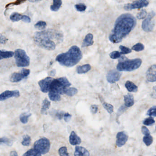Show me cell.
Returning a JSON list of instances; mask_svg holds the SVG:
<instances>
[{"mask_svg": "<svg viewBox=\"0 0 156 156\" xmlns=\"http://www.w3.org/2000/svg\"><path fill=\"white\" fill-rule=\"evenodd\" d=\"M1 143H3L4 144H6L8 146H12V143H13L11 140L9 139L8 138L6 137H2L1 138Z\"/></svg>", "mask_w": 156, "mask_h": 156, "instance_id": "cell-39", "label": "cell"}, {"mask_svg": "<svg viewBox=\"0 0 156 156\" xmlns=\"http://www.w3.org/2000/svg\"><path fill=\"white\" fill-rule=\"evenodd\" d=\"M31 116V114L29 113H24L21 115L20 116V120L23 124L27 123L28 118Z\"/></svg>", "mask_w": 156, "mask_h": 156, "instance_id": "cell-28", "label": "cell"}, {"mask_svg": "<svg viewBox=\"0 0 156 156\" xmlns=\"http://www.w3.org/2000/svg\"><path fill=\"white\" fill-rule=\"evenodd\" d=\"M31 142V139L30 137L28 135H25L23 137L22 144L24 146H29Z\"/></svg>", "mask_w": 156, "mask_h": 156, "instance_id": "cell-33", "label": "cell"}, {"mask_svg": "<svg viewBox=\"0 0 156 156\" xmlns=\"http://www.w3.org/2000/svg\"></svg>", "mask_w": 156, "mask_h": 156, "instance_id": "cell-53", "label": "cell"}, {"mask_svg": "<svg viewBox=\"0 0 156 156\" xmlns=\"http://www.w3.org/2000/svg\"><path fill=\"white\" fill-rule=\"evenodd\" d=\"M14 58L18 67H27L30 64V58L24 50L17 49L15 51Z\"/></svg>", "mask_w": 156, "mask_h": 156, "instance_id": "cell-6", "label": "cell"}, {"mask_svg": "<svg viewBox=\"0 0 156 156\" xmlns=\"http://www.w3.org/2000/svg\"><path fill=\"white\" fill-rule=\"evenodd\" d=\"M23 16L18 12H14L12 13L10 17V20L12 22H18L19 21L22 20Z\"/></svg>", "mask_w": 156, "mask_h": 156, "instance_id": "cell-25", "label": "cell"}, {"mask_svg": "<svg viewBox=\"0 0 156 156\" xmlns=\"http://www.w3.org/2000/svg\"><path fill=\"white\" fill-rule=\"evenodd\" d=\"M128 139V136L125 131H120L118 132L116 136V145L118 147L123 146Z\"/></svg>", "mask_w": 156, "mask_h": 156, "instance_id": "cell-13", "label": "cell"}, {"mask_svg": "<svg viewBox=\"0 0 156 156\" xmlns=\"http://www.w3.org/2000/svg\"><path fill=\"white\" fill-rule=\"evenodd\" d=\"M54 39L60 43L63 40L62 35L53 30H47L38 32L34 36L36 45L48 50H53L55 49L56 44Z\"/></svg>", "mask_w": 156, "mask_h": 156, "instance_id": "cell-2", "label": "cell"}, {"mask_svg": "<svg viewBox=\"0 0 156 156\" xmlns=\"http://www.w3.org/2000/svg\"><path fill=\"white\" fill-rule=\"evenodd\" d=\"M69 142L72 145H77L81 143V139L77 136L75 131H72L70 136Z\"/></svg>", "mask_w": 156, "mask_h": 156, "instance_id": "cell-16", "label": "cell"}, {"mask_svg": "<svg viewBox=\"0 0 156 156\" xmlns=\"http://www.w3.org/2000/svg\"><path fill=\"white\" fill-rule=\"evenodd\" d=\"M78 90L75 88H70L66 89V90L65 94L68 96H73L77 93Z\"/></svg>", "mask_w": 156, "mask_h": 156, "instance_id": "cell-30", "label": "cell"}, {"mask_svg": "<svg viewBox=\"0 0 156 156\" xmlns=\"http://www.w3.org/2000/svg\"><path fill=\"white\" fill-rule=\"evenodd\" d=\"M121 53L118 51H114L110 54V57L112 59H117L121 57Z\"/></svg>", "mask_w": 156, "mask_h": 156, "instance_id": "cell-42", "label": "cell"}, {"mask_svg": "<svg viewBox=\"0 0 156 156\" xmlns=\"http://www.w3.org/2000/svg\"><path fill=\"white\" fill-rule=\"evenodd\" d=\"M155 123V120L153 117H149L143 120V124L145 126H150Z\"/></svg>", "mask_w": 156, "mask_h": 156, "instance_id": "cell-35", "label": "cell"}, {"mask_svg": "<svg viewBox=\"0 0 156 156\" xmlns=\"http://www.w3.org/2000/svg\"><path fill=\"white\" fill-rule=\"evenodd\" d=\"M49 97L50 99L53 101H59L61 99V97L59 94L52 92H49Z\"/></svg>", "mask_w": 156, "mask_h": 156, "instance_id": "cell-27", "label": "cell"}, {"mask_svg": "<svg viewBox=\"0 0 156 156\" xmlns=\"http://www.w3.org/2000/svg\"></svg>", "mask_w": 156, "mask_h": 156, "instance_id": "cell-54", "label": "cell"}, {"mask_svg": "<svg viewBox=\"0 0 156 156\" xmlns=\"http://www.w3.org/2000/svg\"><path fill=\"white\" fill-rule=\"evenodd\" d=\"M74 156H90L89 152L82 146H76Z\"/></svg>", "mask_w": 156, "mask_h": 156, "instance_id": "cell-17", "label": "cell"}, {"mask_svg": "<svg viewBox=\"0 0 156 156\" xmlns=\"http://www.w3.org/2000/svg\"><path fill=\"white\" fill-rule=\"evenodd\" d=\"M10 156H18V154H17V153L16 151H12V152H11L10 154Z\"/></svg>", "mask_w": 156, "mask_h": 156, "instance_id": "cell-50", "label": "cell"}, {"mask_svg": "<svg viewBox=\"0 0 156 156\" xmlns=\"http://www.w3.org/2000/svg\"><path fill=\"white\" fill-rule=\"evenodd\" d=\"M93 35L92 34H88L86 35V37L84 39V41L82 42L81 47L84 48L86 47L89 46H92L93 44Z\"/></svg>", "mask_w": 156, "mask_h": 156, "instance_id": "cell-18", "label": "cell"}, {"mask_svg": "<svg viewBox=\"0 0 156 156\" xmlns=\"http://www.w3.org/2000/svg\"><path fill=\"white\" fill-rule=\"evenodd\" d=\"M20 96V92L19 90H15L13 91L7 90L2 92L0 95L1 101H4L7 99L12 97L18 98Z\"/></svg>", "mask_w": 156, "mask_h": 156, "instance_id": "cell-12", "label": "cell"}, {"mask_svg": "<svg viewBox=\"0 0 156 156\" xmlns=\"http://www.w3.org/2000/svg\"><path fill=\"white\" fill-rule=\"evenodd\" d=\"M75 8L76 10L80 12H83L86 10L87 6L84 3H79L75 5Z\"/></svg>", "mask_w": 156, "mask_h": 156, "instance_id": "cell-34", "label": "cell"}, {"mask_svg": "<svg viewBox=\"0 0 156 156\" xmlns=\"http://www.w3.org/2000/svg\"><path fill=\"white\" fill-rule=\"evenodd\" d=\"M90 111L91 113L93 114H96L97 113L98 110V106L95 104H93V105H92L90 107Z\"/></svg>", "mask_w": 156, "mask_h": 156, "instance_id": "cell-45", "label": "cell"}, {"mask_svg": "<svg viewBox=\"0 0 156 156\" xmlns=\"http://www.w3.org/2000/svg\"><path fill=\"white\" fill-rule=\"evenodd\" d=\"M25 1H16L15 2H12V3H9V4L7 5L6 6V8H8L10 5H18L21 4L23 3V2H25Z\"/></svg>", "mask_w": 156, "mask_h": 156, "instance_id": "cell-47", "label": "cell"}, {"mask_svg": "<svg viewBox=\"0 0 156 156\" xmlns=\"http://www.w3.org/2000/svg\"><path fill=\"white\" fill-rule=\"evenodd\" d=\"M145 47L142 43H137L132 47V49L135 51H141L144 50Z\"/></svg>", "mask_w": 156, "mask_h": 156, "instance_id": "cell-37", "label": "cell"}, {"mask_svg": "<svg viewBox=\"0 0 156 156\" xmlns=\"http://www.w3.org/2000/svg\"><path fill=\"white\" fill-rule=\"evenodd\" d=\"M144 143L146 145V146L151 145L153 142V137L150 135L148 136H145L143 138Z\"/></svg>", "mask_w": 156, "mask_h": 156, "instance_id": "cell-32", "label": "cell"}, {"mask_svg": "<svg viewBox=\"0 0 156 156\" xmlns=\"http://www.w3.org/2000/svg\"><path fill=\"white\" fill-rule=\"evenodd\" d=\"M142 132L145 136H148L150 135V132L146 126H143L142 127Z\"/></svg>", "mask_w": 156, "mask_h": 156, "instance_id": "cell-44", "label": "cell"}, {"mask_svg": "<svg viewBox=\"0 0 156 156\" xmlns=\"http://www.w3.org/2000/svg\"><path fill=\"white\" fill-rule=\"evenodd\" d=\"M82 54L80 48L77 46L70 47L68 51L58 55L56 57V61L63 66L72 67L81 61Z\"/></svg>", "mask_w": 156, "mask_h": 156, "instance_id": "cell-3", "label": "cell"}, {"mask_svg": "<svg viewBox=\"0 0 156 156\" xmlns=\"http://www.w3.org/2000/svg\"><path fill=\"white\" fill-rule=\"evenodd\" d=\"M50 143L49 139L46 137L41 138L34 144V148L42 154H46L50 151Z\"/></svg>", "mask_w": 156, "mask_h": 156, "instance_id": "cell-7", "label": "cell"}, {"mask_svg": "<svg viewBox=\"0 0 156 156\" xmlns=\"http://www.w3.org/2000/svg\"><path fill=\"white\" fill-rule=\"evenodd\" d=\"M46 26L47 24L46 22L43 21H39L35 25V28L39 30H43L46 28Z\"/></svg>", "mask_w": 156, "mask_h": 156, "instance_id": "cell-29", "label": "cell"}, {"mask_svg": "<svg viewBox=\"0 0 156 156\" xmlns=\"http://www.w3.org/2000/svg\"><path fill=\"white\" fill-rule=\"evenodd\" d=\"M65 114V112L63 111H57L55 112V115L59 119L61 120L62 118H64Z\"/></svg>", "mask_w": 156, "mask_h": 156, "instance_id": "cell-43", "label": "cell"}, {"mask_svg": "<svg viewBox=\"0 0 156 156\" xmlns=\"http://www.w3.org/2000/svg\"><path fill=\"white\" fill-rule=\"evenodd\" d=\"M23 156H41V154L36 149L33 148L26 152Z\"/></svg>", "mask_w": 156, "mask_h": 156, "instance_id": "cell-26", "label": "cell"}, {"mask_svg": "<svg viewBox=\"0 0 156 156\" xmlns=\"http://www.w3.org/2000/svg\"><path fill=\"white\" fill-rule=\"evenodd\" d=\"M50 106V102L47 99L43 100V101L42 106L41 108V113L43 115L47 114V110H49Z\"/></svg>", "mask_w": 156, "mask_h": 156, "instance_id": "cell-23", "label": "cell"}, {"mask_svg": "<svg viewBox=\"0 0 156 156\" xmlns=\"http://www.w3.org/2000/svg\"><path fill=\"white\" fill-rule=\"evenodd\" d=\"M146 78L150 82L156 81V65L152 66L146 72Z\"/></svg>", "mask_w": 156, "mask_h": 156, "instance_id": "cell-15", "label": "cell"}, {"mask_svg": "<svg viewBox=\"0 0 156 156\" xmlns=\"http://www.w3.org/2000/svg\"><path fill=\"white\" fill-rule=\"evenodd\" d=\"M124 101L125 105L127 107H130L134 104V99L132 95L130 93H128L127 95L124 96Z\"/></svg>", "mask_w": 156, "mask_h": 156, "instance_id": "cell-19", "label": "cell"}, {"mask_svg": "<svg viewBox=\"0 0 156 156\" xmlns=\"http://www.w3.org/2000/svg\"><path fill=\"white\" fill-rule=\"evenodd\" d=\"M149 5V2L146 0H140L133 1L131 3H128L124 6L125 10H131L135 9H139L143 7H147Z\"/></svg>", "mask_w": 156, "mask_h": 156, "instance_id": "cell-10", "label": "cell"}, {"mask_svg": "<svg viewBox=\"0 0 156 156\" xmlns=\"http://www.w3.org/2000/svg\"><path fill=\"white\" fill-rule=\"evenodd\" d=\"M22 20L25 23H29L31 22V19L27 15H23Z\"/></svg>", "mask_w": 156, "mask_h": 156, "instance_id": "cell-48", "label": "cell"}, {"mask_svg": "<svg viewBox=\"0 0 156 156\" xmlns=\"http://www.w3.org/2000/svg\"><path fill=\"white\" fill-rule=\"evenodd\" d=\"M54 79L51 77H47L39 81V85L43 92L46 93L50 92V85Z\"/></svg>", "mask_w": 156, "mask_h": 156, "instance_id": "cell-11", "label": "cell"}, {"mask_svg": "<svg viewBox=\"0 0 156 156\" xmlns=\"http://www.w3.org/2000/svg\"><path fill=\"white\" fill-rule=\"evenodd\" d=\"M137 24L136 20L129 13L122 14L115 21L112 33L109 37L113 43H119L129 35Z\"/></svg>", "mask_w": 156, "mask_h": 156, "instance_id": "cell-1", "label": "cell"}, {"mask_svg": "<svg viewBox=\"0 0 156 156\" xmlns=\"http://www.w3.org/2000/svg\"><path fill=\"white\" fill-rule=\"evenodd\" d=\"M55 73H56V70H55L54 69L53 70H51L50 72V75L52 76H54L55 75Z\"/></svg>", "mask_w": 156, "mask_h": 156, "instance_id": "cell-51", "label": "cell"}, {"mask_svg": "<svg viewBox=\"0 0 156 156\" xmlns=\"http://www.w3.org/2000/svg\"><path fill=\"white\" fill-rule=\"evenodd\" d=\"M15 53L11 51H7L5 50H1L0 51V58L1 60L3 59L9 58L12 57Z\"/></svg>", "mask_w": 156, "mask_h": 156, "instance_id": "cell-22", "label": "cell"}, {"mask_svg": "<svg viewBox=\"0 0 156 156\" xmlns=\"http://www.w3.org/2000/svg\"><path fill=\"white\" fill-rule=\"evenodd\" d=\"M117 65V69L120 72H131L138 68L142 63L140 59L137 58L132 60H128L127 58H122Z\"/></svg>", "mask_w": 156, "mask_h": 156, "instance_id": "cell-4", "label": "cell"}, {"mask_svg": "<svg viewBox=\"0 0 156 156\" xmlns=\"http://www.w3.org/2000/svg\"><path fill=\"white\" fill-rule=\"evenodd\" d=\"M58 152L60 156H70L69 154L67 152V148L66 146H62L60 148Z\"/></svg>", "mask_w": 156, "mask_h": 156, "instance_id": "cell-36", "label": "cell"}, {"mask_svg": "<svg viewBox=\"0 0 156 156\" xmlns=\"http://www.w3.org/2000/svg\"><path fill=\"white\" fill-rule=\"evenodd\" d=\"M121 76V74L117 70H110L107 75V80L110 84H114L119 80Z\"/></svg>", "mask_w": 156, "mask_h": 156, "instance_id": "cell-14", "label": "cell"}, {"mask_svg": "<svg viewBox=\"0 0 156 156\" xmlns=\"http://www.w3.org/2000/svg\"><path fill=\"white\" fill-rule=\"evenodd\" d=\"M119 49L121 50V54L123 55L128 54L131 52V50L128 47L124 46H120Z\"/></svg>", "mask_w": 156, "mask_h": 156, "instance_id": "cell-38", "label": "cell"}, {"mask_svg": "<svg viewBox=\"0 0 156 156\" xmlns=\"http://www.w3.org/2000/svg\"><path fill=\"white\" fill-rule=\"evenodd\" d=\"M8 41V39L4 36H2V35H1V44H4Z\"/></svg>", "mask_w": 156, "mask_h": 156, "instance_id": "cell-49", "label": "cell"}, {"mask_svg": "<svg viewBox=\"0 0 156 156\" xmlns=\"http://www.w3.org/2000/svg\"></svg>", "mask_w": 156, "mask_h": 156, "instance_id": "cell-52", "label": "cell"}, {"mask_svg": "<svg viewBox=\"0 0 156 156\" xmlns=\"http://www.w3.org/2000/svg\"><path fill=\"white\" fill-rule=\"evenodd\" d=\"M72 118V115L70 114H69L68 113H65V115H64V120L66 122L69 121L70 119H71Z\"/></svg>", "mask_w": 156, "mask_h": 156, "instance_id": "cell-46", "label": "cell"}, {"mask_svg": "<svg viewBox=\"0 0 156 156\" xmlns=\"http://www.w3.org/2000/svg\"><path fill=\"white\" fill-rule=\"evenodd\" d=\"M102 104L104 108L107 111L109 114H111L113 113L114 111V107L113 105L105 102H103Z\"/></svg>", "mask_w": 156, "mask_h": 156, "instance_id": "cell-31", "label": "cell"}, {"mask_svg": "<svg viewBox=\"0 0 156 156\" xmlns=\"http://www.w3.org/2000/svg\"><path fill=\"white\" fill-rule=\"evenodd\" d=\"M30 70L27 69H23L17 72L13 73L11 76L10 81L12 82H17L22 81L23 79L28 77Z\"/></svg>", "mask_w": 156, "mask_h": 156, "instance_id": "cell-9", "label": "cell"}, {"mask_svg": "<svg viewBox=\"0 0 156 156\" xmlns=\"http://www.w3.org/2000/svg\"><path fill=\"white\" fill-rule=\"evenodd\" d=\"M91 69V66L90 65L87 64L81 66H78L77 68V72L78 74H82L88 72Z\"/></svg>", "mask_w": 156, "mask_h": 156, "instance_id": "cell-20", "label": "cell"}, {"mask_svg": "<svg viewBox=\"0 0 156 156\" xmlns=\"http://www.w3.org/2000/svg\"><path fill=\"white\" fill-rule=\"evenodd\" d=\"M147 15V12L145 9H143L141 10V12L137 14V19H142L145 18L146 17Z\"/></svg>", "mask_w": 156, "mask_h": 156, "instance_id": "cell-41", "label": "cell"}, {"mask_svg": "<svg viewBox=\"0 0 156 156\" xmlns=\"http://www.w3.org/2000/svg\"><path fill=\"white\" fill-rule=\"evenodd\" d=\"M71 85L72 84L66 77H62L54 79L50 85V92H56L59 95H64L66 89Z\"/></svg>", "mask_w": 156, "mask_h": 156, "instance_id": "cell-5", "label": "cell"}, {"mask_svg": "<svg viewBox=\"0 0 156 156\" xmlns=\"http://www.w3.org/2000/svg\"><path fill=\"white\" fill-rule=\"evenodd\" d=\"M146 115L149 116H152V117H156V106H154L150 108L149 110H148Z\"/></svg>", "mask_w": 156, "mask_h": 156, "instance_id": "cell-40", "label": "cell"}, {"mask_svg": "<svg viewBox=\"0 0 156 156\" xmlns=\"http://www.w3.org/2000/svg\"><path fill=\"white\" fill-rule=\"evenodd\" d=\"M62 2L61 0H54L53 4L50 6V10L54 12H57L61 8Z\"/></svg>", "mask_w": 156, "mask_h": 156, "instance_id": "cell-24", "label": "cell"}, {"mask_svg": "<svg viewBox=\"0 0 156 156\" xmlns=\"http://www.w3.org/2000/svg\"><path fill=\"white\" fill-rule=\"evenodd\" d=\"M125 87L130 92H136L138 90V87L134 83L130 81L126 82Z\"/></svg>", "mask_w": 156, "mask_h": 156, "instance_id": "cell-21", "label": "cell"}, {"mask_svg": "<svg viewBox=\"0 0 156 156\" xmlns=\"http://www.w3.org/2000/svg\"><path fill=\"white\" fill-rule=\"evenodd\" d=\"M155 16L154 12H151L149 13L146 19L143 21L142 23V28L146 32L152 31L154 28L155 23L152 21L153 17Z\"/></svg>", "mask_w": 156, "mask_h": 156, "instance_id": "cell-8", "label": "cell"}]
</instances>
